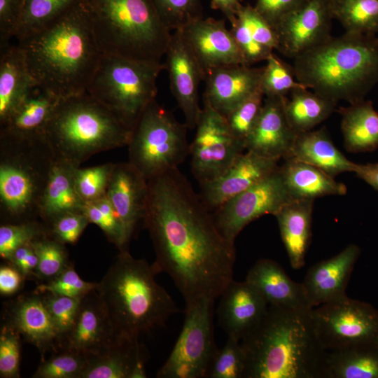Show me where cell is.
<instances>
[{
  "mask_svg": "<svg viewBox=\"0 0 378 378\" xmlns=\"http://www.w3.org/2000/svg\"><path fill=\"white\" fill-rule=\"evenodd\" d=\"M144 226L159 273L172 279L186 302L215 301L233 280L234 243L220 232L214 214L178 168L148 180Z\"/></svg>",
  "mask_w": 378,
  "mask_h": 378,
  "instance_id": "obj_1",
  "label": "cell"
},
{
  "mask_svg": "<svg viewBox=\"0 0 378 378\" xmlns=\"http://www.w3.org/2000/svg\"><path fill=\"white\" fill-rule=\"evenodd\" d=\"M18 46L35 83L59 99L86 92L102 55L84 3Z\"/></svg>",
  "mask_w": 378,
  "mask_h": 378,
  "instance_id": "obj_2",
  "label": "cell"
},
{
  "mask_svg": "<svg viewBox=\"0 0 378 378\" xmlns=\"http://www.w3.org/2000/svg\"><path fill=\"white\" fill-rule=\"evenodd\" d=\"M312 310L268 305L258 326L241 340L244 378H325L327 350Z\"/></svg>",
  "mask_w": 378,
  "mask_h": 378,
  "instance_id": "obj_3",
  "label": "cell"
},
{
  "mask_svg": "<svg viewBox=\"0 0 378 378\" xmlns=\"http://www.w3.org/2000/svg\"><path fill=\"white\" fill-rule=\"evenodd\" d=\"M298 81L320 95L350 104L378 83V37L345 32L293 59Z\"/></svg>",
  "mask_w": 378,
  "mask_h": 378,
  "instance_id": "obj_4",
  "label": "cell"
},
{
  "mask_svg": "<svg viewBox=\"0 0 378 378\" xmlns=\"http://www.w3.org/2000/svg\"><path fill=\"white\" fill-rule=\"evenodd\" d=\"M153 264L120 251L96 290L119 336L139 338L160 327L180 310L158 284Z\"/></svg>",
  "mask_w": 378,
  "mask_h": 378,
  "instance_id": "obj_5",
  "label": "cell"
},
{
  "mask_svg": "<svg viewBox=\"0 0 378 378\" xmlns=\"http://www.w3.org/2000/svg\"><path fill=\"white\" fill-rule=\"evenodd\" d=\"M132 130L85 92L60 99L43 135L56 158L80 167L96 153L127 146Z\"/></svg>",
  "mask_w": 378,
  "mask_h": 378,
  "instance_id": "obj_6",
  "label": "cell"
},
{
  "mask_svg": "<svg viewBox=\"0 0 378 378\" xmlns=\"http://www.w3.org/2000/svg\"><path fill=\"white\" fill-rule=\"evenodd\" d=\"M102 54L162 62L172 31L152 0H83Z\"/></svg>",
  "mask_w": 378,
  "mask_h": 378,
  "instance_id": "obj_7",
  "label": "cell"
},
{
  "mask_svg": "<svg viewBox=\"0 0 378 378\" xmlns=\"http://www.w3.org/2000/svg\"><path fill=\"white\" fill-rule=\"evenodd\" d=\"M55 159L43 134H0L1 223L40 220L41 201Z\"/></svg>",
  "mask_w": 378,
  "mask_h": 378,
  "instance_id": "obj_8",
  "label": "cell"
},
{
  "mask_svg": "<svg viewBox=\"0 0 378 378\" xmlns=\"http://www.w3.org/2000/svg\"><path fill=\"white\" fill-rule=\"evenodd\" d=\"M162 62L102 54L86 92L134 127L145 108L155 99Z\"/></svg>",
  "mask_w": 378,
  "mask_h": 378,
  "instance_id": "obj_9",
  "label": "cell"
},
{
  "mask_svg": "<svg viewBox=\"0 0 378 378\" xmlns=\"http://www.w3.org/2000/svg\"><path fill=\"white\" fill-rule=\"evenodd\" d=\"M186 124L155 99L143 111L133 127L130 141L129 162L148 181L169 169L178 168L189 153Z\"/></svg>",
  "mask_w": 378,
  "mask_h": 378,
  "instance_id": "obj_10",
  "label": "cell"
},
{
  "mask_svg": "<svg viewBox=\"0 0 378 378\" xmlns=\"http://www.w3.org/2000/svg\"><path fill=\"white\" fill-rule=\"evenodd\" d=\"M214 303L203 300L186 306L181 332L157 377H206L218 350L214 335Z\"/></svg>",
  "mask_w": 378,
  "mask_h": 378,
  "instance_id": "obj_11",
  "label": "cell"
},
{
  "mask_svg": "<svg viewBox=\"0 0 378 378\" xmlns=\"http://www.w3.org/2000/svg\"><path fill=\"white\" fill-rule=\"evenodd\" d=\"M312 321L327 351L346 346L378 344V313L370 305L349 298L314 307Z\"/></svg>",
  "mask_w": 378,
  "mask_h": 378,
  "instance_id": "obj_12",
  "label": "cell"
},
{
  "mask_svg": "<svg viewBox=\"0 0 378 378\" xmlns=\"http://www.w3.org/2000/svg\"><path fill=\"white\" fill-rule=\"evenodd\" d=\"M190 146L191 168L201 184L224 172L245 150L232 133L225 115L203 99V107Z\"/></svg>",
  "mask_w": 378,
  "mask_h": 378,
  "instance_id": "obj_13",
  "label": "cell"
},
{
  "mask_svg": "<svg viewBox=\"0 0 378 378\" xmlns=\"http://www.w3.org/2000/svg\"><path fill=\"white\" fill-rule=\"evenodd\" d=\"M290 197L279 169L244 192L229 200L214 212L216 225L230 242L250 223L266 215H275Z\"/></svg>",
  "mask_w": 378,
  "mask_h": 378,
  "instance_id": "obj_14",
  "label": "cell"
},
{
  "mask_svg": "<svg viewBox=\"0 0 378 378\" xmlns=\"http://www.w3.org/2000/svg\"><path fill=\"white\" fill-rule=\"evenodd\" d=\"M164 57L170 89L185 116L188 128H195L202 111L199 86L204 74L181 30H175Z\"/></svg>",
  "mask_w": 378,
  "mask_h": 378,
  "instance_id": "obj_15",
  "label": "cell"
},
{
  "mask_svg": "<svg viewBox=\"0 0 378 378\" xmlns=\"http://www.w3.org/2000/svg\"><path fill=\"white\" fill-rule=\"evenodd\" d=\"M332 19L330 0H309L276 27L278 51L294 59L321 45L332 36Z\"/></svg>",
  "mask_w": 378,
  "mask_h": 378,
  "instance_id": "obj_16",
  "label": "cell"
},
{
  "mask_svg": "<svg viewBox=\"0 0 378 378\" xmlns=\"http://www.w3.org/2000/svg\"><path fill=\"white\" fill-rule=\"evenodd\" d=\"M279 161L246 150L221 174L200 184V197L210 211H215L229 200L276 172L279 167Z\"/></svg>",
  "mask_w": 378,
  "mask_h": 378,
  "instance_id": "obj_17",
  "label": "cell"
},
{
  "mask_svg": "<svg viewBox=\"0 0 378 378\" xmlns=\"http://www.w3.org/2000/svg\"><path fill=\"white\" fill-rule=\"evenodd\" d=\"M180 30L203 70L204 78L209 72L218 68L246 65L224 20L203 17Z\"/></svg>",
  "mask_w": 378,
  "mask_h": 378,
  "instance_id": "obj_18",
  "label": "cell"
},
{
  "mask_svg": "<svg viewBox=\"0 0 378 378\" xmlns=\"http://www.w3.org/2000/svg\"><path fill=\"white\" fill-rule=\"evenodd\" d=\"M120 337L115 331L94 289L82 298L74 323L61 337L57 351H71L90 356Z\"/></svg>",
  "mask_w": 378,
  "mask_h": 378,
  "instance_id": "obj_19",
  "label": "cell"
},
{
  "mask_svg": "<svg viewBox=\"0 0 378 378\" xmlns=\"http://www.w3.org/2000/svg\"><path fill=\"white\" fill-rule=\"evenodd\" d=\"M286 97H266L260 115L246 139L245 150L280 160L289 157L297 134L285 109Z\"/></svg>",
  "mask_w": 378,
  "mask_h": 378,
  "instance_id": "obj_20",
  "label": "cell"
},
{
  "mask_svg": "<svg viewBox=\"0 0 378 378\" xmlns=\"http://www.w3.org/2000/svg\"><path fill=\"white\" fill-rule=\"evenodd\" d=\"M359 255L358 246L349 244L309 267L302 284L313 308L347 297L348 282Z\"/></svg>",
  "mask_w": 378,
  "mask_h": 378,
  "instance_id": "obj_21",
  "label": "cell"
},
{
  "mask_svg": "<svg viewBox=\"0 0 378 378\" xmlns=\"http://www.w3.org/2000/svg\"><path fill=\"white\" fill-rule=\"evenodd\" d=\"M106 195L120 218L131 240L146 216L148 185L129 162L115 163Z\"/></svg>",
  "mask_w": 378,
  "mask_h": 378,
  "instance_id": "obj_22",
  "label": "cell"
},
{
  "mask_svg": "<svg viewBox=\"0 0 378 378\" xmlns=\"http://www.w3.org/2000/svg\"><path fill=\"white\" fill-rule=\"evenodd\" d=\"M4 324L35 346L41 355L57 351L60 335L41 294L34 292L13 301L7 307Z\"/></svg>",
  "mask_w": 378,
  "mask_h": 378,
  "instance_id": "obj_23",
  "label": "cell"
},
{
  "mask_svg": "<svg viewBox=\"0 0 378 378\" xmlns=\"http://www.w3.org/2000/svg\"><path fill=\"white\" fill-rule=\"evenodd\" d=\"M220 298L219 323L227 336L240 341L258 326L268 307L260 294L245 280L233 279Z\"/></svg>",
  "mask_w": 378,
  "mask_h": 378,
  "instance_id": "obj_24",
  "label": "cell"
},
{
  "mask_svg": "<svg viewBox=\"0 0 378 378\" xmlns=\"http://www.w3.org/2000/svg\"><path fill=\"white\" fill-rule=\"evenodd\" d=\"M262 67L234 64L214 69L204 81L203 99L226 116L241 102L258 90Z\"/></svg>",
  "mask_w": 378,
  "mask_h": 378,
  "instance_id": "obj_25",
  "label": "cell"
},
{
  "mask_svg": "<svg viewBox=\"0 0 378 378\" xmlns=\"http://www.w3.org/2000/svg\"><path fill=\"white\" fill-rule=\"evenodd\" d=\"M148 358L139 338L120 337L101 352L89 356L80 378H145Z\"/></svg>",
  "mask_w": 378,
  "mask_h": 378,
  "instance_id": "obj_26",
  "label": "cell"
},
{
  "mask_svg": "<svg viewBox=\"0 0 378 378\" xmlns=\"http://www.w3.org/2000/svg\"><path fill=\"white\" fill-rule=\"evenodd\" d=\"M245 281L268 305L294 310H310L302 283L293 281L276 261L262 258L248 270Z\"/></svg>",
  "mask_w": 378,
  "mask_h": 378,
  "instance_id": "obj_27",
  "label": "cell"
},
{
  "mask_svg": "<svg viewBox=\"0 0 378 378\" xmlns=\"http://www.w3.org/2000/svg\"><path fill=\"white\" fill-rule=\"evenodd\" d=\"M59 100L45 88L34 83L8 118L0 124V134L22 136L43 134Z\"/></svg>",
  "mask_w": 378,
  "mask_h": 378,
  "instance_id": "obj_28",
  "label": "cell"
},
{
  "mask_svg": "<svg viewBox=\"0 0 378 378\" xmlns=\"http://www.w3.org/2000/svg\"><path fill=\"white\" fill-rule=\"evenodd\" d=\"M314 201L292 200L274 215L290 264L294 270H299L305 264L312 237Z\"/></svg>",
  "mask_w": 378,
  "mask_h": 378,
  "instance_id": "obj_29",
  "label": "cell"
},
{
  "mask_svg": "<svg viewBox=\"0 0 378 378\" xmlns=\"http://www.w3.org/2000/svg\"><path fill=\"white\" fill-rule=\"evenodd\" d=\"M78 167L67 161L55 159L39 207L40 220L46 225L63 214L83 211L85 203L75 185Z\"/></svg>",
  "mask_w": 378,
  "mask_h": 378,
  "instance_id": "obj_30",
  "label": "cell"
},
{
  "mask_svg": "<svg viewBox=\"0 0 378 378\" xmlns=\"http://www.w3.org/2000/svg\"><path fill=\"white\" fill-rule=\"evenodd\" d=\"M288 158L313 165L333 178L355 172L357 166L339 150L323 128L298 134Z\"/></svg>",
  "mask_w": 378,
  "mask_h": 378,
  "instance_id": "obj_31",
  "label": "cell"
},
{
  "mask_svg": "<svg viewBox=\"0 0 378 378\" xmlns=\"http://www.w3.org/2000/svg\"><path fill=\"white\" fill-rule=\"evenodd\" d=\"M279 166L287 190L294 200H312L329 195H344L346 186L318 168L293 159Z\"/></svg>",
  "mask_w": 378,
  "mask_h": 378,
  "instance_id": "obj_32",
  "label": "cell"
},
{
  "mask_svg": "<svg viewBox=\"0 0 378 378\" xmlns=\"http://www.w3.org/2000/svg\"><path fill=\"white\" fill-rule=\"evenodd\" d=\"M35 83L22 50L18 45L1 51L0 124L3 123Z\"/></svg>",
  "mask_w": 378,
  "mask_h": 378,
  "instance_id": "obj_33",
  "label": "cell"
},
{
  "mask_svg": "<svg viewBox=\"0 0 378 378\" xmlns=\"http://www.w3.org/2000/svg\"><path fill=\"white\" fill-rule=\"evenodd\" d=\"M341 130L344 146L351 153L370 152L378 148V111L365 99L341 107Z\"/></svg>",
  "mask_w": 378,
  "mask_h": 378,
  "instance_id": "obj_34",
  "label": "cell"
},
{
  "mask_svg": "<svg viewBox=\"0 0 378 378\" xmlns=\"http://www.w3.org/2000/svg\"><path fill=\"white\" fill-rule=\"evenodd\" d=\"M325 378H378V344L327 351Z\"/></svg>",
  "mask_w": 378,
  "mask_h": 378,
  "instance_id": "obj_35",
  "label": "cell"
},
{
  "mask_svg": "<svg viewBox=\"0 0 378 378\" xmlns=\"http://www.w3.org/2000/svg\"><path fill=\"white\" fill-rule=\"evenodd\" d=\"M307 89H295L290 92V99H286V115L297 134L312 130L326 120L337 104Z\"/></svg>",
  "mask_w": 378,
  "mask_h": 378,
  "instance_id": "obj_36",
  "label": "cell"
},
{
  "mask_svg": "<svg viewBox=\"0 0 378 378\" xmlns=\"http://www.w3.org/2000/svg\"><path fill=\"white\" fill-rule=\"evenodd\" d=\"M83 0H24L17 39L21 41L50 26Z\"/></svg>",
  "mask_w": 378,
  "mask_h": 378,
  "instance_id": "obj_37",
  "label": "cell"
},
{
  "mask_svg": "<svg viewBox=\"0 0 378 378\" xmlns=\"http://www.w3.org/2000/svg\"><path fill=\"white\" fill-rule=\"evenodd\" d=\"M334 19L345 32L374 34L378 32V0H330Z\"/></svg>",
  "mask_w": 378,
  "mask_h": 378,
  "instance_id": "obj_38",
  "label": "cell"
},
{
  "mask_svg": "<svg viewBox=\"0 0 378 378\" xmlns=\"http://www.w3.org/2000/svg\"><path fill=\"white\" fill-rule=\"evenodd\" d=\"M83 212L90 223L99 227L108 240L120 251L127 250L130 242L125 227L106 195L85 203Z\"/></svg>",
  "mask_w": 378,
  "mask_h": 378,
  "instance_id": "obj_39",
  "label": "cell"
},
{
  "mask_svg": "<svg viewBox=\"0 0 378 378\" xmlns=\"http://www.w3.org/2000/svg\"><path fill=\"white\" fill-rule=\"evenodd\" d=\"M38 257L35 278L48 281L71 264L65 244L53 238L49 232L31 242Z\"/></svg>",
  "mask_w": 378,
  "mask_h": 378,
  "instance_id": "obj_40",
  "label": "cell"
},
{
  "mask_svg": "<svg viewBox=\"0 0 378 378\" xmlns=\"http://www.w3.org/2000/svg\"><path fill=\"white\" fill-rule=\"evenodd\" d=\"M260 88L266 97H286L299 88H307L297 80L293 66L272 52L262 66Z\"/></svg>",
  "mask_w": 378,
  "mask_h": 378,
  "instance_id": "obj_41",
  "label": "cell"
},
{
  "mask_svg": "<svg viewBox=\"0 0 378 378\" xmlns=\"http://www.w3.org/2000/svg\"><path fill=\"white\" fill-rule=\"evenodd\" d=\"M48 232L41 220L1 223L0 226V256L8 261L20 246L30 244Z\"/></svg>",
  "mask_w": 378,
  "mask_h": 378,
  "instance_id": "obj_42",
  "label": "cell"
},
{
  "mask_svg": "<svg viewBox=\"0 0 378 378\" xmlns=\"http://www.w3.org/2000/svg\"><path fill=\"white\" fill-rule=\"evenodd\" d=\"M246 356L241 341L227 336V342L216 352L208 370L209 378H244Z\"/></svg>",
  "mask_w": 378,
  "mask_h": 378,
  "instance_id": "obj_43",
  "label": "cell"
},
{
  "mask_svg": "<svg viewBox=\"0 0 378 378\" xmlns=\"http://www.w3.org/2000/svg\"><path fill=\"white\" fill-rule=\"evenodd\" d=\"M39 365L34 378H80L89 356L74 351L59 350Z\"/></svg>",
  "mask_w": 378,
  "mask_h": 378,
  "instance_id": "obj_44",
  "label": "cell"
},
{
  "mask_svg": "<svg viewBox=\"0 0 378 378\" xmlns=\"http://www.w3.org/2000/svg\"><path fill=\"white\" fill-rule=\"evenodd\" d=\"M264 97L259 89L225 116L232 133L244 146L261 112Z\"/></svg>",
  "mask_w": 378,
  "mask_h": 378,
  "instance_id": "obj_45",
  "label": "cell"
},
{
  "mask_svg": "<svg viewBox=\"0 0 378 378\" xmlns=\"http://www.w3.org/2000/svg\"><path fill=\"white\" fill-rule=\"evenodd\" d=\"M164 22L171 30L182 29L189 23L203 18L200 0H152Z\"/></svg>",
  "mask_w": 378,
  "mask_h": 378,
  "instance_id": "obj_46",
  "label": "cell"
},
{
  "mask_svg": "<svg viewBox=\"0 0 378 378\" xmlns=\"http://www.w3.org/2000/svg\"><path fill=\"white\" fill-rule=\"evenodd\" d=\"M114 164L106 163L76 169L74 178L76 188L85 203L106 195Z\"/></svg>",
  "mask_w": 378,
  "mask_h": 378,
  "instance_id": "obj_47",
  "label": "cell"
},
{
  "mask_svg": "<svg viewBox=\"0 0 378 378\" xmlns=\"http://www.w3.org/2000/svg\"><path fill=\"white\" fill-rule=\"evenodd\" d=\"M97 286V283L88 282L80 278L70 265L55 278L38 286L34 292L82 298Z\"/></svg>",
  "mask_w": 378,
  "mask_h": 378,
  "instance_id": "obj_48",
  "label": "cell"
},
{
  "mask_svg": "<svg viewBox=\"0 0 378 378\" xmlns=\"http://www.w3.org/2000/svg\"><path fill=\"white\" fill-rule=\"evenodd\" d=\"M40 294L61 339L72 327L82 298L48 293Z\"/></svg>",
  "mask_w": 378,
  "mask_h": 378,
  "instance_id": "obj_49",
  "label": "cell"
},
{
  "mask_svg": "<svg viewBox=\"0 0 378 378\" xmlns=\"http://www.w3.org/2000/svg\"><path fill=\"white\" fill-rule=\"evenodd\" d=\"M237 18L242 22L257 42L272 50L278 51L279 43L276 31L254 7L242 5Z\"/></svg>",
  "mask_w": 378,
  "mask_h": 378,
  "instance_id": "obj_50",
  "label": "cell"
},
{
  "mask_svg": "<svg viewBox=\"0 0 378 378\" xmlns=\"http://www.w3.org/2000/svg\"><path fill=\"white\" fill-rule=\"evenodd\" d=\"M20 339L15 330L4 324L0 333L1 377H20Z\"/></svg>",
  "mask_w": 378,
  "mask_h": 378,
  "instance_id": "obj_51",
  "label": "cell"
},
{
  "mask_svg": "<svg viewBox=\"0 0 378 378\" xmlns=\"http://www.w3.org/2000/svg\"><path fill=\"white\" fill-rule=\"evenodd\" d=\"M90 223L83 211L63 214L48 225L49 234L61 243L75 244Z\"/></svg>",
  "mask_w": 378,
  "mask_h": 378,
  "instance_id": "obj_52",
  "label": "cell"
},
{
  "mask_svg": "<svg viewBox=\"0 0 378 378\" xmlns=\"http://www.w3.org/2000/svg\"><path fill=\"white\" fill-rule=\"evenodd\" d=\"M231 24L230 31L242 54L246 65L266 61L274 50L257 42L242 23L236 18Z\"/></svg>",
  "mask_w": 378,
  "mask_h": 378,
  "instance_id": "obj_53",
  "label": "cell"
},
{
  "mask_svg": "<svg viewBox=\"0 0 378 378\" xmlns=\"http://www.w3.org/2000/svg\"><path fill=\"white\" fill-rule=\"evenodd\" d=\"M24 0H0V49L9 46L11 37H15L21 24Z\"/></svg>",
  "mask_w": 378,
  "mask_h": 378,
  "instance_id": "obj_54",
  "label": "cell"
},
{
  "mask_svg": "<svg viewBox=\"0 0 378 378\" xmlns=\"http://www.w3.org/2000/svg\"><path fill=\"white\" fill-rule=\"evenodd\" d=\"M309 0H257L255 10L274 28Z\"/></svg>",
  "mask_w": 378,
  "mask_h": 378,
  "instance_id": "obj_55",
  "label": "cell"
},
{
  "mask_svg": "<svg viewBox=\"0 0 378 378\" xmlns=\"http://www.w3.org/2000/svg\"><path fill=\"white\" fill-rule=\"evenodd\" d=\"M14 265L24 279L35 277L38 265V257L31 243L18 248L7 261Z\"/></svg>",
  "mask_w": 378,
  "mask_h": 378,
  "instance_id": "obj_56",
  "label": "cell"
},
{
  "mask_svg": "<svg viewBox=\"0 0 378 378\" xmlns=\"http://www.w3.org/2000/svg\"><path fill=\"white\" fill-rule=\"evenodd\" d=\"M0 267V293L4 295H10L17 293L25 279L22 273L11 263Z\"/></svg>",
  "mask_w": 378,
  "mask_h": 378,
  "instance_id": "obj_57",
  "label": "cell"
},
{
  "mask_svg": "<svg viewBox=\"0 0 378 378\" xmlns=\"http://www.w3.org/2000/svg\"><path fill=\"white\" fill-rule=\"evenodd\" d=\"M213 9L222 12L230 22H232L237 15L241 7V0H211Z\"/></svg>",
  "mask_w": 378,
  "mask_h": 378,
  "instance_id": "obj_58",
  "label": "cell"
},
{
  "mask_svg": "<svg viewBox=\"0 0 378 378\" xmlns=\"http://www.w3.org/2000/svg\"><path fill=\"white\" fill-rule=\"evenodd\" d=\"M354 173L358 177L378 190V162L365 164H357Z\"/></svg>",
  "mask_w": 378,
  "mask_h": 378,
  "instance_id": "obj_59",
  "label": "cell"
}]
</instances>
